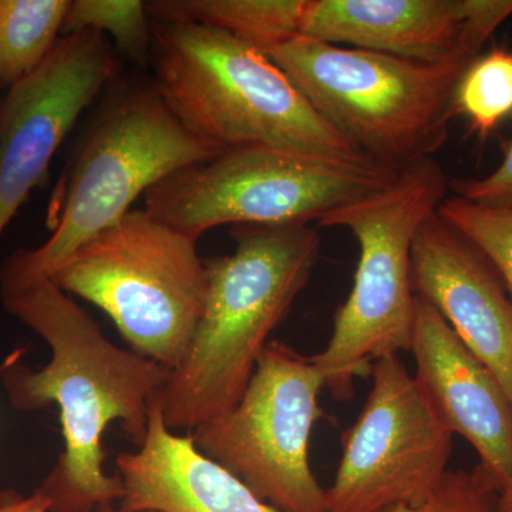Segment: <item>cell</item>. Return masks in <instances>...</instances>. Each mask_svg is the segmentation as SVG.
<instances>
[{
    "label": "cell",
    "instance_id": "cell-1",
    "mask_svg": "<svg viewBox=\"0 0 512 512\" xmlns=\"http://www.w3.org/2000/svg\"><path fill=\"white\" fill-rule=\"evenodd\" d=\"M9 315L45 340L49 362L3 370L10 404L36 412L59 407L63 453L40 485L50 512H94L124 497L119 474L104 470V431L119 421L128 440L143 446L150 407L170 379L167 367L121 349L101 332L72 295L52 281L3 298Z\"/></svg>",
    "mask_w": 512,
    "mask_h": 512
},
{
    "label": "cell",
    "instance_id": "cell-2",
    "mask_svg": "<svg viewBox=\"0 0 512 512\" xmlns=\"http://www.w3.org/2000/svg\"><path fill=\"white\" fill-rule=\"evenodd\" d=\"M231 254L205 259L207 295L190 349L160 394L168 429L192 430L235 406L269 338L319 261L309 225H235Z\"/></svg>",
    "mask_w": 512,
    "mask_h": 512
},
{
    "label": "cell",
    "instance_id": "cell-3",
    "mask_svg": "<svg viewBox=\"0 0 512 512\" xmlns=\"http://www.w3.org/2000/svg\"><path fill=\"white\" fill-rule=\"evenodd\" d=\"M171 113L153 83L117 77L77 141L50 204L52 234L0 268L2 298L50 281L77 248L133 210L154 185L217 156Z\"/></svg>",
    "mask_w": 512,
    "mask_h": 512
},
{
    "label": "cell",
    "instance_id": "cell-4",
    "mask_svg": "<svg viewBox=\"0 0 512 512\" xmlns=\"http://www.w3.org/2000/svg\"><path fill=\"white\" fill-rule=\"evenodd\" d=\"M151 26V83L202 143L218 151L258 146L370 161L313 109L262 50L198 23L151 20Z\"/></svg>",
    "mask_w": 512,
    "mask_h": 512
},
{
    "label": "cell",
    "instance_id": "cell-5",
    "mask_svg": "<svg viewBox=\"0 0 512 512\" xmlns=\"http://www.w3.org/2000/svg\"><path fill=\"white\" fill-rule=\"evenodd\" d=\"M434 158L400 168L380 190L329 212L320 227L345 228L359 245L355 279L336 312L326 348L312 356L333 396H352L355 380L387 356L410 352L416 318L412 247L416 232L448 197Z\"/></svg>",
    "mask_w": 512,
    "mask_h": 512
},
{
    "label": "cell",
    "instance_id": "cell-6",
    "mask_svg": "<svg viewBox=\"0 0 512 512\" xmlns=\"http://www.w3.org/2000/svg\"><path fill=\"white\" fill-rule=\"evenodd\" d=\"M265 53L363 157L394 170L446 144L454 93L473 62H417L306 36Z\"/></svg>",
    "mask_w": 512,
    "mask_h": 512
},
{
    "label": "cell",
    "instance_id": "cell-7",
    "mask_svg": "<svg viewBox=\"0 0 512 512\" xmlns=\"http://www.w3.org/2000/svg\"><path fill=\"white\" fill-rule=\"evenodd\" d=\"M197 242L146 208L131 210L77 248L50 281L106 313L133 352L174 370L207 295Z\"/></svg>",
    "mask_w": 512,
    "mask_h": 512
},
{
    "label": "cell",
    "instance_id": "cell-8",
    "mask_svg": "<svg viewBox=\"0 0 512 512\" xmlns=\"http://www.w3.org/2000/svg\"><path fill=\"white\" fill-rule=\"evenodd\" d=\"M400 170L271 147H237L188 165L144 195L146 210L200 239L221 225H308Z\"/></svg>",
    "mask_w": 512,
    "mask_h": 512
},
{
    "label": "cell",
    "instance_id": "cell-9",
    "mask_svg": "<svg viewBox=\"0 0 512 512\" xmlns=\"http://www.w3.org/2000/svg\"><path fill=\"white\" fill-rule=\"evenodd\" d=\"M322 375L284 342H269L239 402L224 416L192 431L205 457L281 512H326V490L309 460L322 419Z\"/></svg>",
    "mask_w": 512,
    "mask_h": 512
},
{
    "label": "cell",
    "instance_id": "cell-10",
    "mask_svg": "<svg viewBox=\"0 0 512 512\" xmlns=\"http://www.w3.org/2000/svg\"><path fill=\"white\" fill-rule=\"evenodd\" d=\"M372 389L343 434L326 512H383L420 507L437 493L448 470L453 433L421 392L399 356L370 370Z\"/></svg>",
    "mask_w": 512,
    "mask_h": 512
},
{
    "label": "cell",
    "instance_id": "cell-11",
    "mask_svg": "<svg viewBox=\"0 0 512 512\" xmlns=\"http://www.w3.org/2000/svg\"><path fill=\"white\" fill-rule=\"evenodd\" d=\"M106 36L60 37L49 57L0 101V238L20 207L49 178L53 157L83 111L119 77Z\"/></svg>",
    "mask_w": 512,
    "mask_h": 512
},
{
    "label": "cell",
    "instance_id": "cell-12",
    "mask_svg": "<svg viewBox=\"0 0 512 512\" xmlns=\"http://www.w3.org/2000/svg\"><path fill=\"white\" fill-rule=\"evenodd\" d=\"M512 0H306L301 36L424 63L474 60Z\"/></svg>",
    "mask_w": 512,
    "mask_h": 512
},
{
    "label": "cell",
    "instance_id": "cell-13",
    "mask_svg": "<svg viewBox=\"0 0 512 512\" xmlns=\"http://www.w3.org/2000/svg\"><path fill=\"white\" fill-rule=\"evenodd\" d=\"M414 293L497 377L512 409V298L471 242L434 212L412 247Z\"/></svg>",
    "mask_w": 512,
    "mask_h": 512
},
{
    "label": "cell",
    "instance_id": "cell-14",
    "mask_svg": "<svg viewBox=\"0 0 512 512\" xmlns=\"http://www.w3.org/2000/svg\"><path fill=\"white\" fill-rule=\"evenodd\" d=\"M410 352L414 379L434 412L474 447L477 467L503 493L512 481V409L497 377L417 295Z\"/></svg>",
    "mask_w": 512,
    "mask_h": 512
},
{
    "label": "cell",
    "instance_id": "cell-15",
    "mask_svg": "<svg viewBox=\"0 0 512 512\" xmlns=\"http://www.w3.org/2000/svg\"><path fill=\"white\" fill-rule=\"evenodd\" d=\"M124 485L121 511L281 512L194 446L164 421L160 396L151 403L143 446L116 458Z\"/></svg>",
    "mask_w": 512,
    "mask_h": 512
},
{
    "label": "cell",
    "instance_id": "cell-16",
    "mask_svg": "<svg viewBox=\"0 0 512 512\" xmlns=\"http://www.w3.org/2000/svg\"><path fill=\"white\" fill-rule=\"evenodd\" d=\"M146 8L154 22L210 26L266 52L301 36L306 0H153Z\"/></svg>",
    "mask_w": 512,
    "mask_h": 512
},
{
    "label": "cell",
    "instance_id": "cell-17",
    "mask_svg": "<svg viewBox=\"0 0 512 512\" xmlns=\"http://www.w3.org/2000/svg\"><path fill=\"white\" fill-rule=\"evenodd\" d=\"M70 0H0V90H9L53 52Z\"/></svg>",
    "mask_w": 512,
    "mask_h": 512
},
{
    "label": "cell",
    "instance_id": "cell-18",
    "mask_svg": "<svg viewBox=\"0 0 512 512\" xmlns=\"http://www.w3.org/2000/svg\"><path fill=\"white\" fill-rule=\"evenodd\" d=\"M454 116H464L480 137L490 136L512 116V50L493 49L477 56L461 76Z\"/></svg>",
    "mask_w": 512,
    "mask_h": 512
},
{
    "label": "cell",
    "instance_id": "cell-19",
    "mask_svg": "<svg viewBox=\"0 0 512 512\" xmlns=\"http://www.w3.org/2000/svg\"><path fill=\"white\" fill-rule=\"evenodd\" d=\"M96 30L128 59L148 63L153 45V26L146 2L141 0H70L62 36Z\"/></svg>",
    "mask_w": 512,
    "mask_h": 512
},
{
    "label": "cell",
    "instance_id": "cell-20",
    "mask_svg": "<svg viewBox=\"0 0 512 512\" xmlns=\"http://www.w3.org/2000/svg\"><path fill=\"white\" fill-rule=\"evenodd\" d=\"M437 214L485 256L512 298V207H485L451 195Z\"/></svg>",
    "mask_w": 512,
    "mask_h": 512
},
{
    "label": "cell",
    "instance_id": "cell-21",
    "mask_svg": "<svg viewBox=\"0 0 512 512\" xmlns=\"http://www.w3.org/2000/svg\"><path fill=\"white\" fill-rule=\"evenodd\" d=\"M500 491L480 468L448 471L437 493L420 507L397 505L383 512H497Z\"/></svg>",
    "mask_w": 512,
    "mask_h": 512
},
{
    "label": "cell",
    "instance_id": "cell-22",
    "mask_svg": "<svg viewBox=\"0 0 512 512\" xmlns=\"http://www.w3.org/2000/svg\"><path fill=\"white\" fill-rule=\"evenodd\" d=\"M458 197L485 207H512V137L505 146L503 161L483 178L454 183Z\"/></svg>",
    "mask_w": 512,
    "mask_h": 512
},
{
    "label": "cell",
    "instance_id": "cell-23",
    "mask_svg": "<svg viewBox=\"0 0 512 512\" xmlns=\"http://www.w3.org/2000/svg\"><path fill=\"white\" fill-rule=\"evenodd\" d=\"M0 512H50V501L39 490L30 495L5 490L0 493Z\"/></svg>",
    "mask_w": 512,
    "mask_h": 512
},
{
    "label": "cell",
    "instance_id": "cell-24",
    "mask_svg": "<svg viewBox=\"0 0 512 512\" xmlns=\"http://www.w3.org/2000/svg\"><path fill=\"white\" fill-rule=\"evenodd\" d=\"M497 512H512V481L503 493L500 494Z\"/></svg>",
    "mask_w": 512,
    "mask_h": 512
},
{
    "label": "cell",
    "instance_id": "cell-25",
    "mask_svg": "<svg viewBox=\"0 0 512 512\" xmlns=\"http://www.w3.org/2000/svg\"><path fill=\"white\" fill-rule=\"evenodd\" d=\"M94 512H126L119 510H116V508L113 507V504H107V505H101V507L97 508ZM134 512H158V511H134Z\"/></svg>",
    "mask_w": 512,
    "mask_h": 512
},
{
    "label": "cell",
    "instance_id": "cell-26",
    "mask_svg": "<svg viewBox=\"0 0 512 512\" xmlns=\"http://www.w3.org/2000/svg\"><path fill=\"white\" fill-rule=\"evenodd\" d=\"M0 101H2V96H0Z\"/></svg>",
    "mask_w": 512,
    "mask_h": 512
}]
</instances>
